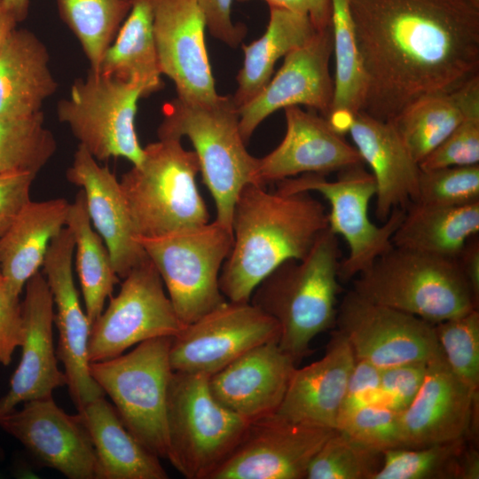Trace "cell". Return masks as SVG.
I'll return each mask as SVG.
<instances>
[{
    "instance_id": "obj_1",
    "label": "cell",
    "mask_w": 479,
    "mask_h": 479,
    "mask_svg": "<svg viewBox=\"0 0 479 479\" xmlns=\"http://www.w3.org/2000/svg\"><path fill=\"white\" fill-rule=\"evenodd\" d=\"M365 75L360 111L392 122L479 76V0H349Z\"/></svg>"
},
{
    "instance_id": "obj_2",
    "label": "cell",
    "mask_w": 479,
    "mask_h": 479,
    "mask_svg": "<svg viewBox=\"0 0 479 479\" xmlns=\"http://www.w3.org/2000/svg\"><path fill=\"white\" fill-rule=\"evenodd\" d=\"M328 228V212L310 192L245 185L235 201L232 247L219 287L231 302H250L255 287L286 261L304 258Z\"/></svg>"
},
{
    "instance_id": "obj_3",
    "label": "cell",
    "mask_w": 479,
    "mask_h": 479,
    "mask_svg": "<svg viewBox=\"0 0 479 479\" xmlns=\"http://www.w3.org/2000/svg\"><path fill=\"white\" fill-rule=\"evenodd\" d=\"M340 254L338 236L327 228L304 258L281 263L251 295L250 302L277 321L279 345L296 364L335 324Z\"/></svg>"
},
{
    "instance_id": "obj_4",
    "label": "cell",
    "mask_w": 479,
    "mask_h": 479,
    "mask_svg": "<svg viewBox=\"0 0 479 479\" xmlns=\"http://www.w3.org/2000/svg\"><path fill=\"white\" fill-rule=\"evenodd\" d=\"M162 113L158 137L189 138L203 183L215 201V220L232 230L233 207L241 189L259 185L258 158L247 150L232 97L217 95L199 101L176 98L164 105Z\"/></svg>"
},
{
    "instance_id": "obj_5",
    "label": "cell",
    "mask_w": 479,
    "mask_h": 479,
    "mask_svg": "<svg viewBox=\"0 0 479 479\" xmlns=\"http://www.w3.org/2000/svg\"><path fill=\"white\" fill-rule=\"evenodd\" d=\"M361 297L431 324L478 310L457 258L392 247L357 275Z\"/></svg>"
},
{
    "instance_id": "obj_6",
    "label": "cell",
    "mask_w": 479,
    "mask_h": 479,
    "mask_svg": "<svg viewBox=\"0 0 479 479\" xmlns=\"http://www.w3.org/2000/svg\"><path fill=\"white\" fill-rule=\"evenodd\" d=\"M200 163L181 139L159 138L144 147L139 165L124 173L120 184L140 237H156L209 222L197 184Z\"/></svg>"
},
{
    "instance_id": "obj_7",
    "label": "cell",
    "mask_w": 479,
    "mask_h": 479,
    "mask_svg": "<svg viewBox=\"0 0 479 479\" xmlns=\"http://www.w3.org/2000/svg\"><path fill=\"white\" fill-rule=\"evenodd\" d=\"M208 378L174 371L169 386L166 459L187 479H209L250 423L214 397Z\"/></svg>"
},
{
    "instance_id": "obj_8",
    "label": "cell",
    "mask_w": 479,
    "mask_h": 479,
    "mask_svg": "<svg viewBox=\"0 0 479 479\" xmlns=\"http://www.w3.org/2000/svg\"><path fill=\"white\" fill-rule=\"evenodd\" d=\"M172 337L137 344L131 351L90 363V373L126 428L159 458L167 457V400L173 369L169 359Z\"/></svg>"
},
{
    "instance_id": "obj_9",
    "label": "cell",
    "mask_w": 479,
    "mask_h": 479,
    "mask_svg": "<svg viewBox=\"0 0 479 479\" xmlns=\"http://www.w3.org/2000/svg\"><path fill=\"white\" fill-rule=\"evenodd\" d=\"M156 267L172 305L186 326L223 304L222 266L232 231L217 221L156 237H137Z\"/></svg>"
},
{
    "instance_id": "obj_10",
    "label": "cell",
    "mask_w": 479,
    "mask_h": 479,
    "mask_svg": "<svg viewBox=\"0 0 479 479\" xmlns=\"http://www.w3.org/2000/svg\"><path fill=\"white\" fill-rule=\"evenodd\" d=\"M339 172L334 181L315 173L286 178L276 182V190L286 193L317 192L329 202L328 228L342 236L349 247V255L339 266L340 281H347L393 247L392 237L405 209H393L382 225H376L369 217L370 201L377 190L373 174L363 164Z\"/></svg>"
},
{
    "instance_id": "obj_11",
    "label": "cell",
    "mask_w": 479,
    "mask_h": 479,
    "mask_svg": "<svg viewBox=\"0 0 479 479\" xmlns=\"http://www.w3.org/2000/svg\"><path fill=\"white\" fill-rule=\"evenodd\" d=\"M143 97L138 82L90 70L73 83L69 97L59 101L57 115L98 161L122 157L137 166L144 158L135 129Z\"/></svg>"
},
{
    "instance_id": "obj_12",
    "label": "cell",
    "mask_w": 479,
    "mask_h": 479,
    "mask_svg": "<svg viewBox=\"0 0 479 479\" xmlns=\"http://www.w3.org/2000/svg\"><path fill=\"white\" fill-rule=\"evenodd\" d=\"M185 327L148 258L123 279L117 295L91 325L89 362L110 359L146 340L174 337Z\"/></svg>"
},
{
    "instance_id": "obj_13",
    "label": "cell",
    "mask_w": 479,
    "mask_h": 479,
    "mask_svg": "<svg viewBox=\"0 0 479 479\" xmlns=\"http://www.w3.org/2000/svg\"><path fill=\"white\" fill-rule=\"evenodd\" d=\"M335 323L356 360L380 369L428 362L442 353L434 324L372 302L353 290L342 298Z\"/></svg>"
},
{
    "instance_id": "obj_14",
    "label": "cell",
    "mask_w": 479,
    "mask_h": 479,
    "mask_svg": "<svg viewBox=\"0 0 479 479\" xmlns=\"http://www.w3.org/2000/svg\"><path fill=\"white\" fill-rule=\"evenodd\" d=\"M279 338V326L250 302L226 301L172 337L173 371L210 377L263 343Z\"/></svg>"
},
{
    "instance_id": "obj_15",
    "label": "cell",
    "mask_w": 479,
    "mask_h": 479,
    "mask_svg": "<svg viewBox=\"0 0 479 479\" xmlns=\"http://www.w3.org/2000/svg\"><path fill=\"white\" fill-rule=\"evenodd\" d=\"M334 428L295 422L276 413L254 420L209 479H302Z\"/></svg>"
},
{
    "instance_id": "obj_16",
    "label": "cell",
    "mask_w": 479,
    "mask_h": 479,
    "mask_svg": "<svg viewBox=\"0 0 479 479\" xmlns=\"http://www.w3.org/2000/svg\"><path fill=\"white\" fill-rule=\"evenodd\" d=\"M74 252L72 232L65 226L51 241L42 266L56 307L57 357L64 365L71 398L79 408L105 393L90 373L88 344L91 326L75 284Z\"/></svg>"
},
{
    "instance_id": "obj_17",
    "label": "cell",
    "mask_w": 479,
    "mask_h": 479,
    "mask_svg": "<svg viewBox=\"0 0 479 479\" xmlns=\"http://www.w3.org/2000/svg\"><path fill=\"white\" fill-rule=\"evenodd\" d=\"M331 26L284 57L282 67L249 102L238 108L240 135L247 144L258 125L280 108L303 105L325 118L331 111L334 78Z\"/></svg>"
},
{
    "instance_id": "obj_18",
    "label": "cell",
    "mask_w": 479,
    "mask_h": 479,
    "mask_svg": "<svg viewBox=\"0 0 479 479\" xmlns=\"http://www.w3.org/2000/svg\"><path fill=\"white\" fill-rule=\"evenodd\" d=\"M0 428L43 466L69 479H97L96 455L77 414L59 408L52 397L23 403L0 418Z\"/></svg>"
},
{
    "instance_id": "obj_19",
    "label": "cell",
    "mask_w": 479,
    "mask_h": 479,
    "mask_svg": "<svg viewBox=\"0 0 479 479\" xmlns=\"http://www.w3.org/2000/svg\"><path fill=\"white\" fill-rule=\"evenodd\" d=\"M161 75L177 98L208 100L218 94L205 43L206 23L197 0H150Z\"/></svg>"
},
{
    "instance_id": "obj_20",
    "label": "cell",
    "mask_w": 479,
    "mask_h": 479,
    "mask_svg": "<svg viewBox=\"0 0 479 479\" xmlns=\"http://www.w3.org/2000/svg\"><path fill=\"white\" fill-rule=\"evenodd\" d=\"M284 110L286 135L272 152L258 159L259 185L265 186L307 173L326 175L364 164L357 148L326 118L298 106Z\"/></svg>"
},
{
    "instance_id": "obj_21",
    "label": "cell",
    "mask_w": 479,
    "mask_h": 479,
    "mask_svg": "<svg viewBox=\"0 0 479 479\" xmlns=\"http://www.w3.org/2000/svg\"><path fill=\"white\" fill-rule=\"evenodd\" d=\"M478 391L461 382L443 353L427 364L424 381L401 412L404 447H422L467 438L475 423Z\"/></svg>"
},
{
    "instance_id": "obj_22",
    "label": "cell",
    "mask_w": 479,
    "mask_h": 479,
    "mask_svg": "<svg viewBox=\"0 0 479 479\" xmlns=\"http://www.w3.org/2000/svg\"><path fill=\"white\" fill-rule=\"evenodd\" d=\"M21 304V358L8 391L0 397V418L18 404L52 397L54 389L67 385L65 373L58 367L52 335L54 303L43 273L38 271L27 280Z\"/></svg>"
},
{
    "instance_id": "obj_23",
    "label": "cell",
    "mask_w": 479,
    "mask_h": 479,
    "mask_svg": "<svg viewBox=\"0 0 479 479\" xmlns=\"http://www.w3.org/2000/svg\"><path fill=\"white\" fill-rule=\"evenodd\" d=\"M66 177L82 190L91 224L107 247L115 273L124 279L147 255L137 240L120 181L81 145Z\"/></svg>"
},
{
    "instance_id": "obj_24",
    "label": "cell",
    "mask_w": 479,
    "mask_h": 479,
    "mask_svg": "<svg viewBox=\"0 0 479 479\" xmlns=\"http://www.w3.org/2000/svg\"><path fill=\"white\" fill-rule=\"evenodd\" d=\"M296 363L271 341L248 350L208 378L214 397L252 422L277 412Z\"/></svg>"
},
{
    "instance_id": "obj_25",
    "label": "cell",
    "mask_w": 479,
    "mask_h": 479,
    "mask_svg": "<svg viewBox=\"0 0 479 479\" xmlns=\"http://www.w3.org/2000/svg\"><path fill=\"white\" fill-rule=\"evenodd\" d=\"M355 363L348 341L334 331L320 359L295 368L275 413L292 421L335 429Z\"/></svg>"
},
{
    "instance_id": "obj_26",
    "label": "cell",
    "mask_w": 479,
    "mask_h": 479,
    "mask_svg": "<svg viewBox=\"0 0 479 479\" xmlns=\"http://www.w3.org/2000/svg\"><path fill=\"white\" fill-rule=\"evenodd\" d=\"M376 182L375 216L386 221L393 209L415 202L420 174L394 125L357 112L348 132Z\"/></svg>"
},
{
    "instance_id": "obj_27",
    "label": "cell",
    "mask_w": 479,
    "mask_h": 479,
    "mask_svg": "<svg viewBox=\"0 0 479 479\" xmlns=\"http://www.w3.org/2000/svg\"><path fill=\"white\" fill-rule=\"evenodd\" d=\"M57 88L45 44L32 31L16 27L0 51V117L42 112Z\"/></svg>"
},
{
    "instance_id": "obj_28",
    "label": "cell",
    "mask_w": 479,
    "mask_h": 479,
    "mask_svg": "<svg viewBox=\"0 0 479 479\" xmlns=\"http://www.w3.org/2000/svg\"><path fill=\"white\" fill-rule=\"evenodd\" d=\"M104 397L77 408L94 448L97 479H167L160 458L134 437Z\"/></svg>"
},
{
    "instance_id": "obj_29",
    "label": "cell",
    "mask_w": 479,
    "mask_h": 479,
    "mask_svg": "<svg viewBox=\"0 0 479 479\" xmlns=\"http://www.w3.org/2000/svg\"><path fill=\"white\" fill-rule=\"evenodd\" d=\"M69 205L63 198L30 201L0 238V272L15 294L39 271L51 241L66 226Z\"/></svg>"
},
{
    "instance_id": "obj_30",
    "label": "cell",
    "mask_w": 479,
    "mask_h": 479,
    "mask_svg": "<svg viewBox=\"0 0 479 479\" xmlns=\"http://www.w3.org/2000/svg\"><path fill=\"white\" fill-rule=\"evenodd\" d=\"M479 109V76L446 93L420 98L392 122L412 158L420 164L465 119Z\"/></svg>"
},
{
    "instance_id": "obj_31",
    "label": "cell",
    "mask_w": 479,
    "mask_h": 479,
    "mask_svg": "<svg viewBox=\"0 0 479 479\" xmlns=\"http://www.w3.org/2000/svg\"><path fill=\"white\" fill-rule=\"evenodd\" d=\"M479 232V202L459 207L411 202L392 237L394 247L457 258Z\"/></svg>"
},
{
    "instance_id": "obj_32",
    "label": "cell",
    "mask_w": 479,
    "mask_h": 479,
    "mask_svg": "<svg viewBox=\"0 0 479 479\" xmlns=\"http://www.w3.org/2000/svg\"><path fill=\"white\" fill-rule=\"evenodd\" d=\"M318 31L306 15L270 8L264 34L242 47L244 61L237 75V90L232 96L236 106L252 100L271 79L276 62L308 43Z\"/></svg>"
},
{
    "instance_id": "obj_33",
    "label": "cell",
    "mask_w": 479,
    "mask_h": 479,
    "mask_svg": "<svg viewBox=\"0 0 479 479\" xmlns=\"http://www.w3.org/2000/svg\"><path fill=\"white\" fill-rule=\"evenodd\" d=\"M131 9L105 51L97 72L137 82L144 97L162 89L150 0H131ZM94 72V71H93Z\"/></svg>"
},
{
    "instance_id": "obj_34",
    "label": "cell",
    "mask_w": 479,
    "mask_h": 479,
    "mask_svg": "<svg viewBox=\"0 0 479 479\" xmlns=\"http://www.w3.org/2000/svg\"><path fill=\"white\" fill-rule=\"evenodd\" d=\"M66 226L74 237L76 271L91 326L104 310L106 300L112 296L120 278L106 246L91 224L82 190L69 205Z\"/></svg>"
},
{
    "instance_id": "obj_35",
    "label": "cell",
    "mask_w": 479,
    "mask_h": 479,
    "mask_svg": "<svg viewBox=\"0 0 479 479\" xmlns=\"http://www.w3.org/2000/svg\"><path fill=\"white\" fill-rule=\"evenodd\" d=\"M333 53L335 60L334 98L327 120L342 135L348 132L360 111L365 94V75L357 48L349 0H331Z\"/></svg>"
},
{
    "instance_id": "obj_36",
    "label": "cell",
    "mask_w": 479,
    "mask_h": 479,
    "mask_svg": "<svg viewBox=\"0 0 479 479\" xmlns=\"http://www.w3.org/2000/svg\"><path fill=\"white\" fill-rule=\"evenodd\" d=\"M467 440L385 450L373 479H478V453Z\"/></svg>"
},
{
    "instance_id": "obj_37",
    "label": "cell",
    "mask_w": 479,
    "mask_h": 479,
    "mask_svg": "<svg viewBox=\"0 0 479 479\" xmlns=\"http://www.w3.org/2000/svg\"><path fill=\"white\" fill-rule=\"evenodd\" d=\"M61 20L97 72L102 57L131 9V0H56Z\"/></svg>"
},
{
    "instance_id": "obj_38",
    "label": "cell",
    "mask_w": 479,
    "mask_h": 479,
    "mask_svg": "<svg viewBox=\"0 0 479 479\" xmlns=\"http://www.w3.org/2000/svg\"><path fill=\"white\" fill-rule=\"evenodd\" d=\"M56 148V139L44 125L43 112L27 117H0V175H37Z\"/></svg>"
},
{
    "instance_id": "obj_39",
    "label": "cell",
    "mask_w": 479,
    "mask_h": 479,
    "mask_svg": "<svg viewBox=\"0 0 479 479\" xmlns=\"http://www.w3.org/2000/svg\"><path fill=\"white\" fill-rule=\"evenodd\" d=\"M383 452L334 429L310 460L307 479H373Z\"/></svg>"
},
{
    "instance_id": "obj_40",
    "label": "cell",
    "mask_w": 479,
    "mask_h": 479,
    "mask_svg": "<svg viewBox=\"0 0 479 479\" xmlns=\"http://www.w3.org/2000/svg\"><path fill=\"white\" fill-rule=\"evenodd\" d=\"M443 356L454 375L467 387H479V312L434 324Z\"/></svg>"
},
{
    "instance_id": "obj_41",
    "label": "cell",
    "mask_w": 479,
    "mask_h": 479,
    "mask_svg": "<svg viewBox=\"0 0 479 479\" xmlns=\"http://www.w3.org/2000/svg\"><path fill=\"white\" fill-rule=\"evenodd\" d=\"M479 202V165L420 170L415 203L459 207Z\"/></svg>"
},
{
    "instance_id": "obj_42",
    "label": "cell",
    "mask_w": 479,
    "mask_h": 479,
    "mask_svg": "<svg viewBox=\"0 0 479 479\" xmlns=\"http://www.w3.org/2000/svg\"><path fill=\"white\" fill-rule=\"evenodd\" d=\"M400 416L382 404L366 405L341 417L335 429L383 452L404 447Z\"/></svg>"
},
{
    "instance_id": "obj_43",
    "label": "cell",
    "mask_w": 479,
    "mask_h": 479,
    "mask_svg": "<svg viewBox=\"0 0 479 479\" xmlns=\"http://www.w3.org/2000/svg\"><path fill=\"white\" fill-rule=\"evenodd\" d=\"M479 163V109L467 114L420 164V170Z\"/></svg>"
},
{
    "instance_id": "obj_44",
    "label": "cell",
    "mask_w": 479,
    "mask_h": 479,
    "mask_svg": "<svg viewBox=\"0 0 479 479\" xmlns=\"http://www.w3.org/2000/svg\"><path fill=\"white\" fill-rule=\"evenodd\" d=\"M428 362H411L381 370L383 404L403 412L413 400L425 378Z\"/></svg>"
},
{
    "instance_id": "obj_45",
    "label": "cell",
    "mask_w": 479,
    "mask_h": 479,
    "mask_svg": "<svg viewBox=\"0 0 479 479\" xmlns=\"http://www.w3.org/2000/svg\"><path fill=\"white\" fill-rule=\"evenodd\" d=\"M22 304L0 274V363L8 365L23 340Z\"/></svg>"
},
{
    "instance_id": "obj_46",
    "label": "cell",
    "mask_w": 479,
    "mask_h": 479,
    "mask_svg": "<svg viewBox=\"0 0 479 479\" xmlns=\"http://www.w3.org/2000/svg\"><path fill=\"white\" fill-rule=\"evenodd\" d=\"M381 370L367 362L356 360L339 419L358 408L383 403Z\"/></svg>"
},
{
    "instance_id": "obj_47",
    "label": "cell",
    "mask_w": 479,
    "mask_h": 479,
    "mask_svg": "<svg viewBox=\"0 0 479 479\" xmlns=\"http://www.w3.org/2000/svg\"><path fill=\"white\" fill-rule=\"evenodd\" d=\"M35 176L30 172L0 175V238L31 201L30 188Z\"/></svg>"
},
{
    "instance_id": "obj_48",
    "label": "cell",
    "mask_w": 479,
    "mask_h": 479,
    "mask_svg": "<svg viewBox=\"0 0 479 479\" xmlns=\"http://www.w3.org/2000/svg\"><path fill=\"white\" fill-rule=\"evenodd\" d=\"M205 20L206 28L216 39L236 48L247 34L245 25L232 20L233 0H197Z\"/></svg>"
},
{
    "instance_id": "obj_49",
    "label": "cell",
    "mask_w": 479,
    "mask_h": 479,
    "mask_svg": "<svg viewBox=\"0 0 479 479\" xmlns=\"http://www.w3.org/2000/svg\"><path fill=\"white\" fill-rule=\"evenodd\" d=\"M245 2L248 0H238ZM270 8H280L308 16L318 30L331 26V0H263Z\"/></svg>"
},
{
    "instance_id": "obj_50",
    "label": "cell",
    "mask_w": 479,
    "mask_h": 479,
    "mask_svg": "<svg viewBox=\"0 0 479 479\" xmlns=\"http://www.w3.org/2000/svg\"><path fill=\"white\" fill-rule=\"evenodd\" d=\"M457 261L475 298L479 302V240L477 236L475 235L467 241Z\"/></svg>"
},
{
    "instance_id": "obj_51",
    "label": "cell",
    "mask_w": 479,
    "mask_h": 479,
    "mask_svg": "<svg viewBox=\"0 0 479 479\" xmlns=\"http://www.w3.org/2000/svg\"><path fill=\"white\" fill-rule=\"evenodd\" d=\"M19 22L0 0V51Z\"/></svg>"
},
{
    "instance_id": "obj_52",
    "label": "cell",
    "mask_w": 479,
    "mask_h": 479,
    "mask_svg": "<svg viewBox=\"0 0 479 479\" xmlns=\"http://www.w3.org/2000/svg\"><path fill=\"white\" fill-rule=\"evenodd\" d=\"M7 10L18 22L24 20L28 13L29 0H3Z\"/></svg>"
},
{
    "instance_id": "obj_53",
    "label": "cell",
    "mask_w": 479,
    "mask_h": 479,
    "mask_svg": "<svg viewBox=\"0 0 479 479\" xmlns=\"http://www.w3.org/2000/svg\"><path fill=\"white\" fill-rule=\"evenodd\" d=\"M0 274H1V272H0Z\"/></svg>"
}]
</instances>
